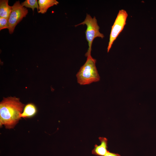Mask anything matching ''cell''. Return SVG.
I'll use <instances>...</instances> for the list:
<instances>
[{
	"label": "cell",
	"instance_id": "obj_2",
	"mask_svg": "<svg viewBox=\"0 0 156 156\" xmlns=\"http://www.w3.org/2000/svg\"><path fill=\"white\" fill-rule=\"evenodd\" d=\"M87 57L86 62L76 75L77 82L80 85L90 84L100 80L96 66V60L91 55Z\"/></svg>",
	"mask_w": 156,
	"mask_h": 156
},
{
	"label": "cell",
	"instance_id": "obj_7",
	"mask_svg": "<svg viewBox=\"0 0 156 156\" xmlns=\"http://www.w3.org/2000/svg\"><path fill=\"white\" fill-rule=\"evenodd\" d=\"M58 3L59 2L56 0H39V10L38 12L44 14L49 8L54 5H57Z\"/></svg>",
	"mask_w": 156,
	"mask_h": 156
},
{
	"label": "cell",
	"instance_id": "obj_11",
	"mask_svg": "<svg viewBox=\"0 0 156 156\" xmlns=\"http://www.w3.org/2000/svg\"><path fill=\"white\" fill-rule=\"evenodd\" d=\"M8 19L0 17V30L5 29H8Z\"/></svg>",
	"mask_w": 156,
	"mask_h": 156
},
{
	"label": "cell",
	"instance_id": "obj_8",
	"mask_svg": "<svg viewBox=\"0 0 156 156\" xmlns=\"http://www.w3.org/2000/svg\"><path fill=\"white\" fill-rule=\"evenodd\" d=\"M37 112V108L34 104L28 103L25 106L22 113L20 114V117L23 118L32 117L36 114Z\"/></svg>",
	"mask_w": 156,
	"mask_h": 156
},
{
	"label": "cell",
	"instance_id": "obj_10",
	"mask_svg": "<svg viewBox=\"0 0 156 156\" xmlns=\"http://www.w3.org/2000/svg\"><path fill=\"white\" fill-rule=\"evenodd\" d=\"M21 5L23 6L31 8L33 11L36 8L38 12L39 10V5L37 0H26L21 3Z\"/></svg>",
	"mask_w": 156,
	"mask_h": 156
},
{
	"label": "cell",
	"instance_id": "obj_12",
	"mask_svg": "<svg viewBox=\"0 0 156 156\" xmlns=\"http://www.w3.org/2000/svg\"><path fill=\"white\" fill-rule=\"evenodd\" d=\"M105 156H121L118 153H114L110 152L109 151L107 153Z\"/></svg>",
	"mask_w": 156,
	"mask_h": 156
},
{
	"label": "cell",
	"instance_id": "obj_3",
	"mask_svg": "<svg viewBox=\"0 0 156 156\" xmlns=\"http://www.w3.org/2000/svg\"><path fill=\"white\" fill-rule=\"evenodd\" d=\"M85 24L87 26V29L85 33L86 39L88 42L89 46L88 50L85 55V56L87 57L91 55L92 44L94 40L97 37L103 38L104 36L99 32L100 28L95 16L92 18L90 14H87L84 21L75 25V26Z\"/></svg>",
	"mask_w": 156,
	"mask_h": 156
},
{
	"label": "cell",
	"instance_id": "obj_4",
	"mask_svg": "<svg viewBox=\"0 0 156 156\" xmlns=\"http://www.w3.org/2000/svg\"><path fill=\"white\" fill-rule=\"evenodd\" d=\"M128 14L124 10L119 11L114 22L112 27L109 41L107 48L108 52L112 46L120 33L123 29L126 24Z\"/></svg>",
	"mask_w": 156,
	"mask_h": 156
},
{
	"label": "cell",
	"instance_id": "obj_6",
	"mask_svg": "<svg viewBox=\"0 0 156 156\" xmlns=\"http://www.w3.org/2000/svg\"><path fill=\"white\" fill-rule=\"evenodd\" d=\"M101 144H95L92 151V154L98 156H105L108 152L107 150V139L105 137H99V138Z\"/></svg>",
	"mask_w": 156,
	"mask_h": 156
},
{
	"label": "cell",
	"instance_id": "obj_9",
	"mask_svg": "<svg viewBox=\"0 0 156 156\" xmlns=\"http://www.w3.org/2000/svg\"><path fill=\"white\" fill-rule=\"evenodd\" d=\"M8 0H1L0 1V17L8 19L12 10V6L9 5Z\"/></svg>",
	"mask_w": 156,
	"mask_h": 156
},
{
	"label": "cell",
	"instance_id": "obj_1",
	"mask_svg": "<svg viewBox=\"0 0 156 156\" xmlns=\"http://www.w3.org/2000/svg\"><path fill=\"white\" fill-rule=\"evenodd\" d=\"M25 105L15 97L4 98L0 103V125L7 129L13 128L21 119Z\"/></svg>",
	"mask_w": 156,
	"mask_h": 156
},
{
	"label": "cell",
	"instance_id": "obj_5",
	"mask_svg": "<svg viewBox=\"0 0 156 156\" xmlns=\"http://www.w3.org/2000/svg\"><path fill=\"white\" fill-rule=\"evenodd\" d=\"M12 10L8 19V29L10 34H12L17 25L27 14V9L20 4L19 1H16L12 6Z\"/></svg>",
	"mask_w": 156,
	"mask_h": 156
}]
</instances>
